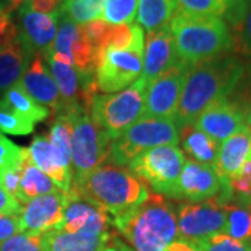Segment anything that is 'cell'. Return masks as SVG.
<instances>
[{
    "instance_id": "6da1fadb",
    "label": "cell",
    "mask_w": 251,
    "mask_h": 251,
    "mask_svg": "<svg viewBox=\"0 0 251 251\" xmlns=\"http://www.w3.org/2000/svg\"><path fill=\"white\" fill-rule=\"evenodd\" d=\"M246 74L243 62L229 53L188 67L179 106L173 117L177 127L194 123L200 113L218 100L229 98Z\"/></svg>"
},
{
    "instance_id": "7a4b0ae2",
    "label": "cell",
    "mask_w": 251,
    "mask_h": 251,
    "mask_svg": "<svg viewBox=\"0 0 251 251\" xmlns=\"http://www.w3.org/2000/svg\"><path fill=\"white\" fill-rule=\"evenodd\" d=\"M150 194L148 184L126 166L106 162L97 169L73 179L69 198H81L105 209L112 218L143 202Z\"/></svg>"
},
{
    "instance_id": "3957f363",
    "label": "cell",
    "mask_w": 251,
    "mask_h": 251,
    "mask_svg": "<svg viewBox=\"0 0 251 251\" xmlns=\"http://www.w3.org/2000/svg\"><path fill=\"white\" fill-rule=\"evenodd\" d=\"M112 219L133 251H165L179 240L177 211L158 193H150L143 202Z\"/></svg>"
},
{
    "instance_id": "277c9868",
    "label": "cell",
    "mask_w": 251,
    "mask_h": 251,
    "mask_svg": "<svg viewBox=\"0 0 251 251\" xmlns=\"http://www.w3.org/2000/svg\"><path fill=\"white\" fill-rule=\"evenodd\" d=\"M169 28L176 56L188 67L233 50V36L224 18L176 13Z\"/></svg>"
},
{
    "instance_id": "5b68a950",
    "label": "cell",
    "mask_w": 251,
    "mask_h": 251,
    "mask_svg": "<svg viewBox=\"0 0 251 251\" xmlns=\"http://www.w3.org/2000/svg\"><path fill=\"white\" fill-rule=\"evenodd\" d=\"M147 90L148 84L138 78L120 92L97 95L91 106V116L110 140H115L144 116Z\"/></svg>"
},
{
    "instance_id": "8992f818",
    "label": "cell",
    "mask_w": 251,
    "mask_h": 251,
    "mask_svg": "<svg viewBox=\"0 0 251 251\" xmlns=\"http://www.w3.org/2000/svg\"><path fill=\"white\" fill-rule=\"evenodd\" d=\"M177 144L179 127L173 119L141 117L117 138L112 140L108 161L119 166H128L140 153L162 145Z\"/></svg>"
},
{
    "instance_id": "52a82bcc",
    "label": "cell",
    "mask_w": 251,
    "mask_h": 251,
    "mask_svg": "<svg viewBox=\"0 0 251 251\" xmlns=\"http://www.w3.org/2000/svg\"><path fill=\"white\" fill-rule=\"evenodd\" d=\"M57 115L69 116L73 125V179H77L82 175L97 169L108 161L112 140L95 123L90 112H85L82 109H73L67 112H59Z\"/></svg>"
},
{
    "instance_id": "ba28073f",
    "label": "cell",
    "mask_w": 251,
    "mask_h": 251,
    "mask_svg": "<svg viewBox=\"0 0 251 251\" xmlns=\"http://www.w3.org/2000/svg\"><path fill=\"white\" fill-rule=\"evenodd\" d=\"M186 156L177 145H162L140 153L128 163L130 171L158 194L175 198Z\"/></svg>"
},
{
    "instance_id": "9c48e42d",
    "label": "cell",
    "mask_w": 251,
    "mask_h": 251,
    "mask_svg": "<svg viewBox=\"0 0 251 251\" xmlns=\"http://www.w3.org/2000/svg\"><path fill=\"white\" fill-rule=\"evenodd\" d=\"M225 225L226 212L219 196L198 202H184L177 208L179 240L194 243L224 233Z\"/></svg>"
},
{
    "instance_id": "30bf717a",
    "label": "cell",
    "mask_w": 251,
    "mask_h": 251,
    "mask_svg": "<svg viewBox=\"0 0 251 251\" xmlns=\"http://www.w3.org/2000/svg\"><path fill=\"white\" fill-rule=\"evenodd\" d=\"M144 49H106L95 72L98 90L115 94L126 90L140 78L143 73Z\"/></svg>"
},
{
    "instance_id": "8fae6325",
    "label": "cell",
    "mask_w": 251,
    "mask_h": 251,
    "mask_svg": "<svg viewBox=\"0 0 251 251\" xmlns=\"http://www.w3.org/2000/svg\"><path fill=\"white\" fill-rule=\"evenodd\" d=\"M187 72V64L177 60L168 72L161 74L148 85L143 117H175L186 82Z\"/></svg>"
},
{
    "instance_id": "7c38bea8",
    "label": "cell",
    "mask_w": 251,
    "mask_h": 251,
    "mask_svg": "<svg viewBox=\"0 0 251 251\" xmlns=\"http://www.w3.org/2000/svg\"><path fill=\"white\" fill-rule=\"evenodd\" d=\"M69 196L62 190L29 200L18 214L21 232L46 234L62 224Z\"/></svg>"
},
{
    "instance_id": "4fadbf2b",
    "label": "cell",
    "mask_w": 251,
    "mask_h": 251,
    "mask_svg": "<svg viewBox=\"0 0 251 251\" xmlns=\"http://www.w3.org/2000/svg\"><path fill=\"white\" fill-rule=\"evenodd\" d=\"M222 191V181L216 175L215 168L186 159L181 169L175 200L198 202L216 197Z\"/></svg>"
},
{
    "instance_id": "5bb4252c",
    "label": "cell",
    "mask_w": 251,
    "mask_h": 251,
    "mask_svg": "<svg viewBox=\"0 0 251 251\" xmlns=\"http://www.w3.org/2000/svg\"><path fill=\"white\" fill-rule=\"evenodd\" d=\"M193 125L216 143H224L246 123L240 106L233 99L225 98L204 109Z\"/></svg>"
},
{
    "instance_id": "9a60e30c",
    "label": "cell",
    "mask_w": 251,
    "mask_h": 251,
    "mask_svg": "<svg viewBox=\"0 0 251 251\" xmlns=\"http://www.w3.org/2000/svg\"><path fill=\"white\" fill-rule=\"evenodd\" d=\"M175 41L169 25L147 32L144 45L143 73L140 78L148 85L177 62Z\"/></svg>"
},
{
    "instance_id": "2e32d148",
    "label": "cell",
    "mask_w": 251,
    "mask_h": 251,
    "mask_svg": "<svg viewBox=\"0 0 251 251\" xmlns=\"http://www.w3.org/2000/svg\"><path fill=\"white\" fill-rule=\"evenodd\" d=\"M62 16L63 10H59L53 14L36 13L28 7L18 10L20 36L34 53H41L44 56L50 50Z\"/></svg>"
},
{
    "instance_id": "e0dca14e",
    "label": "cell",
    "mask_w": 251,
    "mask_h": 251,
    "mask_svg": "<svg viewBox=\"0 0 251 251\" xmlns=\"http://www.w3.org/2000/svg\"><path fill=\"white\" fill-rule=\"evenodd\" d=\"M18 84L36 103L48 109L52 117L56 116L62 105L60 94L42 54L35 53L32 56Z\"/></svg>"
},
{
    "instance_id": "ac0fdd59",
    "label": "cell",
    "mask_w": 251,
    "mask_h": 251,
    "mask_svg": "<svg viewBox=\"0 0 251 251\" xmlns=\"http://www.w3.org/2000/svg\"><path fill=\"white\" fill-rule=\"evenodd\" d=\"M112 225L113 219L105 209L81 198H69L67 205L64 208L62 224L59 225L57 229L70 233L88 232L106 234L110 233Z\"/></svg>"
},
{
    "instance_id": "d6986e66",
    "label": "cell",
    "mask_w": 251,
    "mask_h": 251,
    "mask_svg": "<svg viewBox=\"0 0 251 251\" xmlns=\"http://www.w3.org/2000/svg\"><path fill=\"white\" fill-rule=\"evenodd\" d=\"M28 159L42 171L53 181L59 190L69 193L72 187L73 173L63 163L59 152L56 151L49 138L45 135H36L27 150Z\"/></svg>"
},
{
    "instance_id": "ffe728a7",
    "label": "cell",
    "mask_w": 251,
    "mask_h": 251,
    "mask_svg": "<svg viewBox=\"0 0 251 251\" xmlns=\"http://www.w3.org/2000/svg\"><path fill=\"white\" fill-rule=\"evenodd\" d=\"M250 155L251 130L249 126L244 125L239 131H236L219 145V152L214 168L222 181V186L233 173L242 168V165L250 158Z\"/></svg>"
},
{
    "instance_id": "44dd1931",
    "label": "cell",
    "mask_w": 251,
    "mask_h": 251,
    "mask_svg": "<svg viewBox=\"0 0 251 251\" xmlns=\"http://www.w3.org/2000/svg\"><path fill=\"white\" fill-rule=\"evenodd\" d=\"M34 52L25 45L21 36L0 45V94L3 95L21 80Z\"/></svg>"
},
{
    "instance_id": "7402d4cb",
    "label": "cell",
    "mask_w": 251,
    "mask_h": 251,
    "mask_svg": "<svg viewBox=\"0 0 251 251\" xmlns=\"http://www.w3.org/2000/svg\"><path fill=\"white\" fill-rule=\"evenodd\" d=\"M224 18L233 36V49L251 60V0H230Z\"/></svg>"
},
{
    "instance_id": "603a6c76",
    "label": "cell",
    "mask_w": 251,
    "mask_h": 251,
    "mask_svg": "<svg viewBox=\"0 0 251 251\" xmlns=\"http://www.w3.org/2000/svg\"><path fill=\"white\" fill-rule=\"evenodd\" d=\"M179 145L186 159L215 166L219 143L198 130L193 123L179 128Z\"/></svg>"
},
{
    "instance_id": "cb8c5ba5",
    "label": "cell",
    "mask_w": 251,
    "mask_h": 251,
    "mask_svg": "<svg viewBox=\"0 0 251 251\" xmlns=\"http://www.w3.org/2000/svg\"><path fill=\"white\" fill-rule=\"evenodd\" d=\"M112 234V232L106 234L70 233L56 229L45 234L46 247L48 251H102Z\"/></svg>"
},
{
    "instance_id": "d4e9b609",
    "label": "cell",
    "mask_w": 251,
    "mask_h": 251,
    "mask_svg": "<svg viewBox=\"0 0 251 251\" xmlns=\"http://www.w3.org/2000/svg\"><path fill=\"white\" fill-rule=\"evenodd\" d=\"M59 191L57 186L42 171H39L32 162L28 159L27 150L21 165V181L17 201L20 204H27L29 200Z\"/></svg>"
},
{
    "instance_id": "484cf974",
    "label": "cell",
    "mask_w": 251,
    "mask_h": 251,
    "mask_svg": "<svg viewBox=\"0 0 251 251\" xmlns=\"http://www.w3.org/2000/svg\"><path fill=\"white\" fill-rule=\"evenodd\" d=\"M176 11V0H138L137 21L150 32L169 25Z\"/></svg>"
},
{
    "instance_id": "4316f807",
    "label": "cell",
    "mask_w": 251,
    "mask_h": 251,
    "mask_svg": "<svg viewBox=\"0 0 251 251\" xmlns=\"http://www.w3.org/2000/svg\"><path fill=\"white\" fill-rule=\"evenodd\" d=\"M221 198V197H219ZM222 200V198H221ZM226 225L224 233L244 243L251 242V201L237 202L222 200Z\"/></svg>"
},
{
    "instance_id": "83f0119b",
    "label": "cell",
    "mask_w": 251,
    "mask_h": 251,
    "mask_svg": "<svg viewBox=\"0 0 251 251\" xmlns=\"http://www.w3.org/2000/svg\"><path fill=\"white\" fill-rule=\"evenodd\" d=\"M1 100L6 102L10 108L14 109L20 115L32 120L34 123L42 122L50 115V112L44 106H41L39 103H36L35 100L20 87L18 82L1 95Z\"/></svg>"
},
{
    "instance_id": "f1b7e54d",
    "label": "cell",
    "mask_w": 251,
    "mask_h": 251,
    "mask_svg": "<svg viewBox=\"0 0 251 251\" xmlns=\"http://www.w3.org/2000/svg\"><path fill=\"white\" fill-rule=\"evenodd\" d=\"M72 133L73 125L69 116L56 115L50 127L49 141L59 152L63 163L72 171Z\"/></svg>"
},
{
    "instance_id": "f546056e",
    "label": "cell",
    "mask_w": 251,
    "mask_h": 251,
    "mask_svg": "<svg viewBox=\"0 0 251 251\" xmlns=\"http://www.w3.org/2000/svg\"><path fill=\"white\" fill-rule=\"evenodd\" d=\"M106 0H63L62 10L64 16L75 24L84 25L92 20L102 17Z\"/></svg>"
},
{
    "instance_id": "4dcf8cb0",
    "label": "cell",
    "mask_w": 251,
    "mask_h": 251,
    "mask_svg": "<svg viewBox=\"0 0 251 251\" xmlns=\"http://www.w3.org/2000/svg\"><path fill=\"white\" fill-rule=\"evenodd\" d=\"M138 0H106L102 20L110 25L133 24L137 16Z\"/></svg>"
},
{
    "instance_id": "1f68e13d",
    "label": "cell",
    "mask_w": 251,
    "mask_h": 251,
    "mask_svg": "<svg viewBox=\"0 0 251 251\" xmlns=\"http://www.w3.org/2000/svg\"><path fill=\"white\" fill-rule=\"evenodd\" d=\"M35 128V123L20 115L0 99V133L10 135H28Z\"/></svg>"
},
{
    "instance_id": "d6a6232c",
    "label": "cell",
    "mask_w": 251,
    "mask_h": 251,
    "mask_svg": "<svg viewBox=\"0 0 251 251\" xmlns=\"http://www.w3.org/2000/svg\"><path fill=\"white\" fill-rule=\"evenodd\" d=\"M176 13L222 18L230 4V0H176Z\"/></svg>"
},
{
    "instance_id": "836d02e7",
    "label": "cell",
    "mask_w": 251,
    "mask_h": 251,
    "mask_svg": "<svg viewBox=\"0 0 251 251\" xmlns=\"http://www.w3.org/2000/svg\"><path fill=\"white\" fill-rule=\"evenodd\" d=\"M0 251H48L46 236L41 233L20 232L0 243Z\"/></svg>"
},
{
    "instance_id": "e575fe53",
    "label": "cell",
    "mask_w": 251,
    "mask_h": 251,
    "mask_svg": "<svg viewBox=\"0 0 251 251\" xmlns=\"http://www.w3.org/2000/svg\"><path fill=\"white\" fill-rule=\"evenodd\" d=\"M200 251H251L250 243L240 242L226 233H216L191 243Z\"/></svg>"
},
{
    "instance_id": "d590c367",
    "label": "cell",
    "mask_w": 251,
    "mask_h": 251,
    "mask_svg": "<svg viewBox=\"0 0 251 251\" xmlns=\"http://www.w3.org/2000/svg\"><path fill=\"white\" fill-rule=\"evenodd\" d=\"M25 156V150L0 133V168H16L21 166Z\"/></svg>"
},
{
    "instance_id": "8d00e7d4",
    "label": "cell",
    "mask_w": 251,
    "mask_h": 251,
    "mask_svg": "<svg viewBox=\"0 0 251 251\" xmlns=\"http://www.w3.org/2000/svg\"><path fill=\"white\" fill-rule=\"evenodd\" d=\"M20 36V28L13 21L11 11L4 1L0 0V45L7 44Z\"/></svg>"
},
{
    "instance_id": "74e56055",
    "label": "cell",
    "mask_w": 251,
    "mask_h": 251,
    "mask_svg": "<svg viewBox=\"0 0 251 251\" xmlns=\"http://www.w3.org/2000/svg\"><path fill=\"white\" fill-rule=\"evenodd\" d=\"M236 90H240V92H239V97L233 100L242 109L244 123L251 127V70L250 72L246 70L242 82L239 84Z\"/></svg>"
},
{
    "instance_id": "f35d334b",
    "label": "cell",
    "mask_w": 251,
    "mask_h": 251,
    "mask_svg": "<svg viewBox=\"0 0 251 251\" xmlns=\"http://www.w3.org/2000/svg\"><path fill=\"white\" fill-rule=\"evenodd\" d=\"M20 181H21V166L0 168V187L16 200L20 191Z\"/></svg>"
},
{
    "instance_id": "ab89813d",
    "label": "cell",
    "mask_w": 251,
    "mask_h": 251,
    "mask_svg": "<svg viewBox=\"0 0 251 251\" xmlns=\"http://www.w3.org/2000/svg\"><path fill=\"white\" fill-rule=\"evenodd\" d=\"M21 232L18 215H4L0 214V243L13 237Z\"/></svg>"
},
{
    "instance_id": "60d3db41",
    "label": "cell",
    "mask_w": 251,
    "mask_h": 251,
    "mask_svg": "<svg viewBox=\"0 0 251 251\" xmlns=\"http://www.w3.org/2000/svg\"><path fill=\"white\" fill-rule=\"evenodd\" d=\"M63 0H29L25 7L42 14H53L62 10Z\"/></svg>"
},
{
    "instance_id": "b9f144b4",
    "label": "cell",
    "mask_w": 251,
    "mask_h": 251,
    "mask_svg": "<svg viewBox=\"0 0 251 251\" xmlns=\"http://www.w3.org/2000/svg\"><path fill=\"white\" fill-rule=\"evenodd\" d=\"M23 205L14 197H11L9 193H6L0 187V214L4 215H18L21 212Z\"/></svg>"
},
{
    "instance_id": "7bdbcfd3",
    "label": "cell",
    "mask_w": 251,
    "mask_h": 251,
    "mask_svg": "<svg viewBox=\"0 0 251 251\" xmlns=\"http://www.w3.org/2000/svg\"><path fill=\"white\" fill-rule=\"evenodd\" d=\"M102 251H133L131 247H128L123 240H120L116 234L113 233L110 236L109 242L106 243V246L102 249Z\"/></svg>"
},
{
    "instance_id": "ee69618b",
    "label": "cell",
    "mask_w": 251,
    "mask_h": 251,
    "mask_svg": "<svg viewBox=\"0 0 251 251\" xmlns=\"http://www.w3.org/2000/svg\"><path fill=\"white\" fill-rule=\"evenodd\" d=\"M165 251H200L194 246V244H191V243L184 242V240H176V242H173L166 249Z\"/></svg>"
},
{
    "instance_id": "f6af8a7d",
    "label": "cell",
    "mask_w": 251,
    "mask_h": 251,
    "mask_svg": "<svg viewBox=\"0 0 251 251\" xmlns=\"http://www.w3.org/2000/svg\"><path fill=\"white\" fill-rule=\"evenodd\" d=\"M28 3H29V0H6V4H7V7L9 10L13 13V11H16V10L23 9V7H25Z\"/></svg>"
},
{
    "instance_id": "bcb514c9",
    "label": "cell",
    "mask_w": 251,
    "mask_h": 251,
    "mask_svg": "<svg viewBox=\"0 0 251 251\" xmlns=\"http://www.w3.org/2000/svg\"><path fill=\"white\" fill-rule=\"evenodd\" d=\"M250 130H251V127H250Z\"/></svg>"
}]
</instances>
